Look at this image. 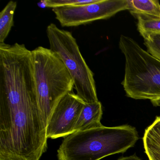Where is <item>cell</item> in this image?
Masks as SVG:
<instances>
[{"instance_id":"4","label":"cell","mask_w":160,"mask_h":160,"mask_svg":"<svg viewBox=\"0 0 160 160\" xmlns=\"http://www.w3.org/2000/svg\"><path fill=\"white\" fill-rule=\"evenodd\" d=\"M119 47L125 58L121 84L126 96L149 100L153 106H160V60L125 35H121Z\"/></svg>"},{"instance_id":"3","label":"cell","mask_w":160,"mask_h":160,"mask_svg":"<svg viewBox=\"0 0 160 160\" xmlns=\"http://www.w3.org/2000/svg\"><path fill=\"white\" fill-rule=\"evenodd\" d=\"M36 99L46 126L54 109L74 84L61 59L50 48L39 46L32 50Z\"/></svg>"},{"instance_id":"14","label":"cell","mask_w":160,"mask_h":160,"mask_svg":"<svg viewBox=\"0 0 160 160\" xmlns=\"http://www.w3.org/2000/svg\"><path fill=\"white\" fill-rule=\"evenodd\" d=\"M96 1V0H46L43 2L45 7L53 9L64 6H79Z\"/></svg>"},{"instance_id":"15","label":"cell","mask_w":160,"mask_h":160,"mask_svg":"<svg viewBox=\"0 0 160 160\" xmlns=\"http://www.w3.org/2000/svg\"><path fill=\"white\" fill-rule=\"evenodd\" d=\"M117 160H141V159L138 157L135 153L134 154L131 156L120 157Z\"/></svg>"},{"instance_id":"13","label":"cell","mask_w":160,"mask_h":160,"mask_svg":"<svg viewBox=\"0 0 160 160\" xmlns=\"http://www.w3.org/2000/svg\"><path fill=\"white\" fill-rule=\"evenodd\" d=\"M143 38L147 51L160 60V34H152Z\"/></svg>"},{"instance_id":"2","label":"cell","mask_w":160,"mask_h":160,"mask_svg":"<svg viewBox=\"0 0 160 160\" xmlns=\"http://www.w3.org/2000/svg\"><path fill=\"white\" fill-rule=\"evenodd\" d=\"M139 139L135 127L103 126L76 132L64 138L58 150L59 160H100L124 153Z\"/></svg>"},{"instance_id":"9","label":"cell","mask_w":160,"mask_h":160,"mask_svg":"<svg viewBox=\"0 0 160 160\" xmlns=\"http://www.w3.org/2000/svg\"><path fill=\"white\" fill-rule=\"evenodd\" d=\"M143 140L149 160H160V117L146 129Z\"/></svg>"},{"instance_id":"5","label":"cell","mask_w":160,"mask_h":160,"mask_svg":"<svg viewBox=\"0 0 160 160\" xmlns=\"http://www.w3.org/2000/svg\"><path fill=\"white\" fill-rule=\"evenodd\" d=\"M50 49L61 59L74 84L76 94L85 103L98 102L94 74L82 56L72 32L61 29L55 24L46 29Z\"/></svg>"},{"instance_id":"6","label":"cell","mask_w":160,"mask_h":160,"mask_svg":"<svg viewBox=\"0 0 160 160\" xmlns=\"http://www.w3.org/2000/svg\"><path fill=\"white\" fill-rule=\"evenodd\" d=\"M128 9L127 0H96L85 5L53 8L52 11L62 27H74L107 19Z\"/></svg>"},{"instance_id":"10","label":"cell","mask_w":160,"mask_h":160,"mask_svg":"<svg viewBox=\"0 0 160 160\" xmlns=\"http://www.w3.org/2000/svg\"><path fill=\"white\" fill-rule=\"evenodd\" d=\"M128 10L135 17L160 18V4L158 0H127Z\"/></svg>"},{"instance_id":"8","label":"cell","mask_w":160,"mask_h":160,"mask_svg":"<svg viewBox=\"0 0 160 160\" xmlns=\"http://www.w3.org/2000/svg\"><path fill=\"white\" fill-rule=\"evenodd\" d=\"M102 114L101 102L85 103L74 128L73 133L103 126L101 122Z\"/></svg>"},{"instance_id":"7","label":"cell","mask_w":160,"mask_h":160,"mask_svg":"<svg viewBox=\"0 0 160 160\" xmlns=\"http://www.w3.org/2000/svg\"><path fill=\"white\" fill-rule=\"evenodd\" d=\"M85 102L73 91L62 99L54 109L46 127L48 138L65 137L73 130Z\"/></svg>"},{"instance_id":"12","label":"cell","mask_w":160,"mask_h":160,"mask_svg":"<svg viewBox=\"0 0 160 160\" xmlns=\"http://www.w3.org/2000/svg\"><path fill=\"white\" fill-rule=\"evenodd\" d=\"M138 30L144 38L152 34H160V18L138 16Z\"/></svg>"},{"instance_id":"1","label":"cell","mask_w":160,"mask_h":160,"mask_svg":"<svg viewBox=\"0 0 160 160\" xmlns=\"http://www.w3.org/2000/svg\"><path fill=\"white\" fill-rule=\"evenodd\" d=\"M46 126L36 99L32 65H0V160H39L47 148Z\"/></svg>"},{"instance_id":"11","label":"cell","mask_w":160,"mask_h":160,"mask_svg":"<svg viewBox=\"0 0 160 160\" xmlns=\"http://www.w3.org/2000/svg\"><path fill=\"white\" fill-rule=\"evenodd\" d=\"M17 6V2L11 1L0 13V44L5 43L14 26V15Z\"/></svg>"}]
</instances>
